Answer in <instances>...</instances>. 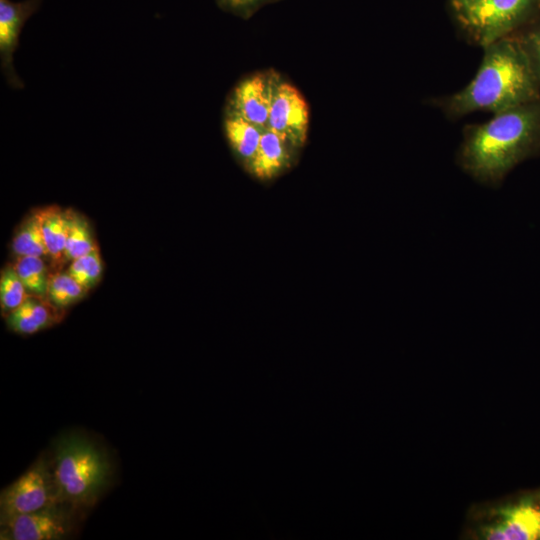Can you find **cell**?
<instances>
[{
  "label": "cell",
  "instance_id": "8fae6325",
  "mask_svg": "<svg viewBox=\"0 0 540 540\" xmlns=\"http://www.w3.org/2000/svg\"><path fill=\"white\" fill-rule=\"evenodd\" d=\"M293 148L284 135L267 128L247 169L258 179H271L289 165Z\"/></svg>",
  "mask_w": 540,
  "mask_h": 540
},
{
  "label": "cell",
  "instance_id": "52a82bcc",
  "mask_svg": "<svg viewBox=\"0 0 540 540\" xmlns=\"http://www.w3.org/2000/svg\"><path fill=\"white\" fill-rule=\"evenodd\" d=\"M308 106L300 92L290 83L272 75L268 128L284 135L295 148L307 138Z\"/></svg>",
  "mask_w": 540,
  "mask_h": 540
},
{
  "label": "cell",
  "instance_id": "8992f818",
  "mask_svg": "<svg viewBox=\"0 0 540 540\" xmlns=\"http://www.w3.org/2000/svg\"><path fill=\"white\" fill-rule=\"evenodd\" d=\"M1 523L16 515L36 512L61 504L52 465L38 459L23 475L4 489L0 498Z\"/></svg>",
  "mask_w": 540,
  "mask_h": 540
},
{
  "label": "cell",
  "instance_id": "4fadbf2b",
  "mask_svg": "<svg viewBox=\"0 0 540 540\" xmlns=\"http://www.w3.org/2000/svg\"><path fill=\"white\" fill-rule=\"evenodd\" d=\"M48 257L55 263H63L65 243L69 229V210L58 206L36 209Z\"/></svg>",
  "mask_w": 540,
  "mask_h": 540
},
{
  "label": "cell",
  "instance_id": "7c38bea8",
  "mask_svg": "<svg viewBox=\"0 0 540 540\" xmlns=\"http://www.w3.org/2000/svg\"><path fill=\"white\" fill-rule=\"evenodd\" d=\"M61 311L47 298L29 295L5 319L8 327L15 333L31 335L58 323Z\"/></svg>",
  "mask_w": 540,
  "mask_h": 540
},
{
  "label": "cell",
  "instance_id": "7402d4cb",
  "mask_svg": "<svg viewBox=\"0 0 540 540\" xmlns=\"http://www.w3.org/2000/svg\"><path fill=\"white\" fill-rule=\"evenodd\" d=\"M280 0H216L220 8L243 19L251 17L267 4Z\"/></svg>",
  "mask_w": 540,
  "mask_h": 540
},
{
  "label": "cell",
  "instance_id": "ffe728a7",
  "mask_svg": "<svg viewBox=\"0 0 540 540\" xmlns=\"http://www.w3.org/2000/svg\"><path fill=\"white\" fill-rule=\"evenodd\" d=\"M86 290L95 287L102 277L103 264L98 248L70 262L66 271Z\"/></svg>",
  "mask_w": 540,
  "mask_h": 540
},
{
  "label": "cell",
  "instance_id": "ac0fdd59",
  "mask_svg": "<svg viewBox=\"0 0 540 540\" xmlns=\"http://www.w3.org/2000/svg\"><path fill=\"white\" fill-rule=\"evenodd\" d=\"M86 290L67 272L50 273L47 299L58 309L65 308L80 301L86 294Z\"/></svg>",
  "mask_w": 540,
  "mask_h": 540
},
{
  "label": "cell",
  "instance_id": "e0dca14e",
  "mask_svg": "<svg viewBox=\"0 0 540 540\" xmlns=\"http://www.w3.org/2000/svg\"><path fill=\"white\" fill-rule=\"evenodd\" d=\"M13 266L29 295L47 298L50 273L42 257H16Z\"/></svg>",
  "mask_w": 540,
  "mask_h": 540
},
{
  "label": "cell",
  "instance_id": "3957f363",
  "mask_svg": "<svg viewBox=\"0 0 540 540\" xmlns=\"http://www.w3.org/2000/svg\"><path fill=\"white\" fill-rule=\"evenodd\" d=\"M52 471L60 503L91 507L110 480L106 455L92 441L68 436L57 445Z\"/></svg>",
  "mask_w": 540,
  "mask_h": 540
},
{
  "label": "cell",
  "instance_id": "5b68a950",
  "mask_svg": "<svg viewBox=\"0 0 540 540\" xmlns=\"http://www.w3.org/2000/svg\"><path fill=\"white\" fill-rule=\"evenodd\" d=\"M540 0H471L456 10L459 21L483 47L534 21Z\"/></svg>",
  "mask_w": 540,
  "mask_h": 540
},
{
  "label": "cell",
  "instance_id": "603a6c76",
  "mask_svg": "<svg viewBox=\"0 0 540 540\" xmlns=\"http://www.w3.org/2000/svg\"><path fill=\"white\" fill-rule=\"evenodd\" d=\"M471 0H452V3L455 7V10L460 9L461 7L465 6L467 3H469Z\"/></svg>",
  "mask_w": 540,
  "mask_h": 540
},
{
  "label": "cell",
  "instance_id": "30bf717a",
  "mask_svg": "<svg viewBox=\"0 0 540 540\" xmlns=\"http://www.w3.org/2000/svg\"><path fill=\"white\" fill-rule=\"evenodd\" d=\"M271 88L272 74L259 73L244 79L232 92L227 113L267 129Z\"/></svg>",
  "mask_w": 540,
  "mask_h": 540
},
{
  "label": "cell",
  "instance_id": "9c48e42d",
  "mask_svg": "<svg viewBox=\"0 0 540 540\" xmlns=\"http://www.w3.org/2000/svg\"><path fill=\"white\" fill-rule=\"evenodd\" d=\"M2 539L56 540L65 537L71 526L68 517L56 506L16 515L1 523Z\"/></svg>",
  "mask_w": 540,
  "mask_h": 540
},
{
  "label": "cell",
  "instance_id": "6da1fadb",
  "mask_svg": "<svg viewBox=\"0 0 540 540\" xmlns=\"http://www.w3.org/2000/svg\"><path fill=\"white\" fill-rule=\"evenodd\" d=\"M540 151V100L494 114L469 127L458 161L477 181L495 186L521 161Z\"/></svg>",
  "mask_w": 540,
  "mask_h": 540
},
{
  "label": "cell",
  "instance_id": "44dd1931",
  "mask_svg": "<svg viewBox=\"0 0 540 540\" xmlns=\"http://www.w3.org/2000/svg\"><path fill=\"white\" fill-rule=\"evenodd\" d=\"M517 39L540 85V19L528 24Z\"/></svg>",
  "mask_w": 540,
  "mask_h": 540
},
{
  "label": "cell",
  "instance_id": "ba28073f",
  "mask_svg": "<svg viewBox=\"0 0 540 540\" xmlns=\"http://www.w3.org/2000/svg\"><path fill=\"white\" fill-rule=\"evenodd\" d=\"M41 0L14 2L0 0V59L1 68L7 82L14 88H21L22 81L17 76L13 59L19 44L24 23L39 8Z\"/></svg>",
  "mask_w": 540,
  "mask_h": 540
},
{
  "label": "cell",
  "instance_id": "277c9868",
  "mask_svg": "<svg viewBox=\"0 0 540 540\" xmlns=\"http://www.w3.org/2000/svg\"><path fill=\"white\" fill-rule=\"evenodd\" d=\"M463 534L476 540H540V488L472 505Z\"/></svg>",
  "mask_w": 540,
  "mask_h": 540
},
{
  "label": "cell",
  "instance_id": "9a60e30c",
  "mask_svg": "<svg viewBox=\"0 0 540 540\" xmlns=\"http://www.w3.org/2000/svg\"><path fill=\"white\" fill-rule=\"evenodd\" d=\"M16 257H48L37 211L30 213L16 229L11 244Z\"/></svg>",
  "mask_w": 540,
  "mask_h": 540
},
{
  "label": "cell",
  "instance_id": "7a4b0ae2",
  "mask_svg": "<svg viewBox=\"0 0 540 540\" xmlns=\"http://www.w3.org/2000/svg\"><path fill=\"white\" fill-rule=\"evenodd\" d=\"M540 100V85L517 39L507 36L484 46L474 78L444 101L448 115L494 114Z\"/></svg>",
  "mask_w": 540,
  "mask_h": 540
},
{
  "label": "cell",
  "instance_id": "2e32d148",
  "mask_svg": "<svg viewBox=\"0 0 540 540\" xmlns=\"http://www.w3.org/2000/svg\"><path fill=\"white\" fill-rule=\"evenodd\" d=\"M98 248L88 221L69 210V229L65 243L63 263L83 256Z\"/></svg>",
  "mask_w": 540,
  "mask_h": 540
},
{
  "label": "cell",
  "instance_id": "5bb4252c",
  "mask_svg": "<svg viewBox=\"0 0 540 540\" xmlns=\"http://www.w3.org/2000/svg\"><path fill=\"white\" fill-rule=\"evenodd\" d=\"M224 128L231 148L248 167L257 151L264 129L228 113H226Z\"/></svg>",
  "mask_w": 540,
  "mask_h": 540
},
{
  "label": "cell",
  "instance_id": "d6986e66",
  "mask_svg": "<svg viewBox=\"0 0 540 540\" xmlns=\"http://www.w3.org/2000/svg\"><path fill=\"white\" fill-rule=\"evenodd\" d=\"M29 296L13 264H7L0 276V306L4 317L17 309Z\"/></svg>",
  "mask_w": 540,
  "mask_h": 540
}]
</instances>
